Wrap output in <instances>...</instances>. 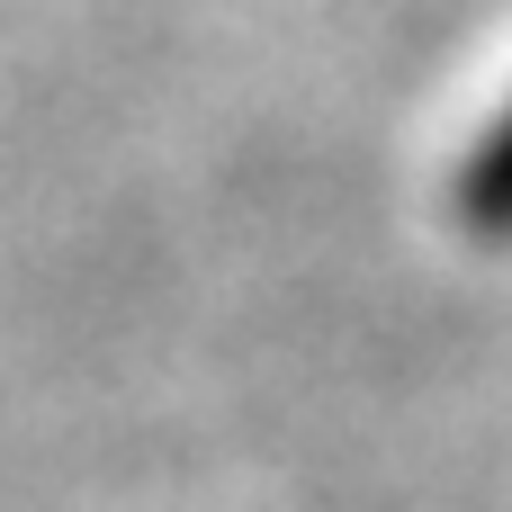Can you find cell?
Here are the masks:
<instances>
[{
    "label": "cell",
    "instance_id": "1",
    "mask_svg": "<svg viewBox=\"0 0 512 512\" xmlns=\"http://www.w3.org/2000/svg\"><path fill=\"white\" fill-rule=\"evenodd\" d=\"M459 207H468V225H477V234H512V117L486 135V153L468 162Z\"/></svg>",
    "mask_w": 512,
    "mask_h": 512
}]
</instances>
